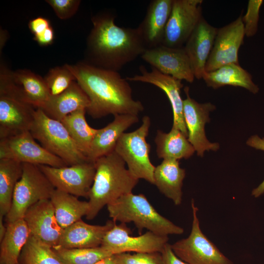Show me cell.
I'll list each match as a JSON object with an SVG mask.
<instances>
[{"label": "cell", "instance_id": "cell-1", "mask_svg": "<svg viewBox=\"0 0 264 264\" xmlns=\"http://www.w3.org/2000/svg\"><path fill=\"white\" fill-rule=\"evenodd\" d=\"M88 95L90 104L86 110L93 118L109 114L138 115L144 110L142 103L132 97L128 81L118 71L80 63L65 65Z\"/></svg>", "mask_w": 264, "mask_h": 264}, {"label": "cell", "instance_id": "cell-2", "mask_svg": "<svg viewBox=\"0 0 264 264\" xmlns=\"http://www.w3.org/2000/svg\"><path fill=\"white\" fill-rule=\"evenodd\" d=\"M115 13L107 11L91 18L93 27L87 40V63L118 71L147 49L138 28L118 26Z\"/></svg>", "mask_w": 264, "mask_h": 264}, {"label": "cell", "instance_id": "cell-3", "mask_svg": "<svg viewBox=\"0 0 264 264\" xmlns=\"http://www.w3.org/2000/svg\"><path fill=\"white\" fill-rule=\"evenodd\" d=\"M96 172L88 198L86 218L93 220L105 205L132 192L138 182L126 167V163L115 152L94 161Z\"/></svg>", "mask_w": 264, "mask_h": 264}, {"label": "cell", "instance_id": "cell-4", "mask_svg": "<svg viewBox=\"0 0 264 264\" xmlns=\"http://www.w3.org/2000/svg\"><path fill=\"white\" fill-rule=\"evenodd\" d=\"M109 216L121 223L133 222L141 235L146 229L158 235H181L184 229L161 216L154 208L143 194L132 192L120 197L108 204Z\"/></svg>", "mask_w": 264, "mask_h": 264}, {"label": "cell", "instance_id": "cell-5", "mask_svg": "<svg viewBox=\"0 0 264 264\" xmlns=\"http://www.w3.org/2000/svg\"><path fill=\"white\" fill-rule=\"evenodd\" d=\"M30 132L44 148L60 158L67 166L89 161L62 122L48 117L41 109L35 110Z\"/></svg>", "mask_w": 264, "mask_h": 264}, {"label": "cell", "instance_id": "cell-6", "mask_svg": "<svg viewBox=\"0 0 264 264\" xmlns=\"http://www.w3.org/2000/svg\"><path fill=\"white\" fill-rule=\"evenodd\" d=\"M55 189L38 165L22 163V175L15 188L10 209L5 217L6 222L23 219L30 207L50 199Z\"/></svg>", "mask_w": 264, "mask_h": 264}, {"label": "cell", "instance_id": "cell-7", "mask_svg": "<svg viewBox=\"0 0 264 264\" xmlns=\"http://www.w3.org/2000/svg\"><path fill=\"white\" fill-rule=\"evenodd\" d=\"M151 120L144 116L141 125L136 130L124 132L119 139L114 151L122 158L132 175L138 179H143L154 184L155 167L150 161V145L146 138L148 135Z\"/></svg>", "mask_w": 264, "mask_h": 264}, {"label": "cell", "instance_id": "cell-8", "mask_svg": "<svg viewBox=\"0 0 264 264\" xmlns=\"http://www.w3.org/2000/svg\"><path fill=\"white\" fill-rule=\"evenodd\" d=\"M192 229L189 236L171 244L175 254L188 264H233L202 232L198 208L192 199Z\"/></svg>", "mask_w": 264, "mask_h": 264}, {"label": "cell", "instance_id": "cell-9", "mask_svg": "<svg viewBox=\"0 0 264 264\" xmlns=\"http://www.w3.org/2000/svg\"><path fill=\"white\" fill-rule=\"evenodd\" d=\"M0 95L40 108L50 97L44 78L26 69L11 72L1 68Z\"/></svg>", "mask_w": 264, "mask_h": 264}, {"label": "cell", "instance_id": "cell-10", "mask_svg": "<svg viewBox=\"0 0 264 264\" xmlns=\"http://www.w3.org/2000/svg\"><path fill=\"white\" fill-rule=\"evenodd\" d=\"M1 158L36 165L54 167L67 166L60 158L37 143L30 131L0 139V159Z\"/></svg>", "mask_w": 264, "mask_h": 264}, {"label": "cell", "instance_id": "cell-11", "mask_svg": "<svg viewBox=\"0 0 264 264\" xmlns=\"http://www.w3.org/2000/svg\"><path fill=\"white\" fill-rule=\"evenodd\" d=\"M131 234L126 223H115L105 236L101 246L112 254L128 252L161 253L169 240L167 236L149 231L137 237Z\"/></svg>", "mask_w": 264, "mask_h": 264}, {"label": "cell", "instance_id": "cell-12", "mask_svg": "<svg viewBox=\"0 0 264 264\" xmlns=\"http://www.w3.org/2000/svg\"><path fill=\"white\" fill-rule=\"evenodd\" d=\"M202 0H173L162 45L183 47L202 17Z\"/></svg>", "mask_w": 264, "mask_h": 264}, {"label": "cell", "instance_id": "cell-13", "mask_svg": "<svg viewBox=\"0 0 264 264\" xmlns=\"http://www.w3.org/2000/svg\"><path fill=\"white\" fill-rule=\"evenodd\" d=\"M38 166L55 189L77 197L88 198L96 172L94 162L62 167Z\"/></svg>", "mask_w": 264, "mask_h": 264}, {"label": "cell", "instance_id": "cell-14", "mask_svg": "<svg viewBox=\"0 0 264 264\" xmlns=\"http://www.w3.org/2000/svg\"><path fill=\"white\" fill-rule=\"evenodd\" d=\"M245 36L242 16L218 29L214 45L207 61L206 72L229 64H239L238 52Z\"/></svg>", "mask_w": 264, "mask_h": 264}, {"label": "cell", "instance_id": "cell-15", "mask_svg": "<svg viewBox=\"0 0 264 264\" xmlns=\"http://www.w3.org/2000/svg\"><path fill=\"white\" fill-rule=\"evenodd\" d=\"M140 57L163 74L189 83L194 80L190 60L184 47H171L161 44L146 49Z\"/></svg>", "mask_w": 264, "mask_h": 264}, {"label": "cell", "instance_id": "cell-16", "mask_svg": "<svg viewBox=\"0 0 264 264\" xmlns=\"http://www.w3.org/2000/svg\"><path fill=\"white\" fill-rule=\"evenodd\" d=\"M184 92L186 98L183 100V115L188 139L198 155L203 156L206 151H216L219 149L218 143L208 140L204 130L205 124L210 121L209 112L215 109V106L211 103H198L191 98L188 87L184 88Z\"/></svg>", "mask_w": 264, "mask_h": 264}, {"label": "cell", "instance_id": "cell-17", "mask_svg": "<svg viewBox=\"0 0 264 264\" xmlns=\"http://www.w3.org/2000/svg\"><path fill=\"white\" fill-rule=\"evenodd\" d=\"M23 219L31 236L52 248L58 246L64 229L56 219L50 199L40 200L30 207Z\"/></svg>", "mask_w": 264, "mask_h": 264}, {"label": "cell", "instance_id": "cell-18", "mask_svg": "<svg viewBox=\"0 0 264 264\" xmlns=\"http://www.w3.org/2000/svg\"><path fill=\"white\" fill-rule=\"evenodd\" d=\"M139 70L140 74L127 77L126 79L130 81L150 84L163 90L166 94L173 110L172 127L180 130L188 138L183 115V100L180 95V89L183 87L181 81L163 74L153 67L151 71H148L144 66H141Z\"/></svg>", "mask_w": 264, "mask_h": 264}, {"label": "cell", "instance_id": "cell-19", "mask_svg": "<svg viewBox=\"0 0 264 264\" xmlns=\"http://www.w3.org/2000/svg\"><path fill=\"white\" fill-rule=\"evenodd\" d=\"M36 109L14 98L0 95V139L30 131Z\"/></svg>", "mask_w": 264, "mask_h": 264}, {"label": "cell", "instance_id": "cell-20", "mask_svg": "<svg viewBox=\"0 0 264 264\" xmlns=\"http://www.w3.org/2000/svg\"><path fill=\"white\" fill-rule=\"evenodd\" d=\"M218 29L203 17L188 38L184 48L190 60L195 78H202Z\"/></svg>", "mask_w": 264, "mask_h": 264}, {"label": "cell", "instance_id": "cell-21", "mask_svg": "<svg viewBox=\"0 0 264 264\" xmlns=\"http://www.w3.org/2000/svg\"><path fill=\"white\" fill-rule=\"evenodd\" d=\"M173 0H154L138 28L147 49L161 45L172 11Z\"/></svg>", "mask_w": 264, "mask_h": 264}, {"label": "cell", "instance_id": "cell-22", "mask_svg": "<svg viewBox=\"0 0 264 264\" xmlns=\"http://www.w3.org/2000/svg\"><path fill=\"white\" fill-rule=\"evenodd\" d=\"M138 115L122 114L114 115L113 120L105 127L98 129L92 142L87 156L88 161L97 159L113 151L117 143L129 127L138 122Z\"/></svg>", "mask_w": 264, "mask_h": 264}, {"label": "cell", "instance_id": "cell-23", "mask_svg": "<svg viewBox=\"0 0 264 264\" xmlns=\"http://www.w3.org/2000/svg\"><path fill=\"white\" fill-rule=\"evenodd\" d=\"M115 223L111 220L103 225H91L80 220L64 229L58 246L66 248L99 247L106 234Z\"/></svg>", "mask_w": 264, "mask_h": 264}, {"label": "cell", "instance_id": "cell-24", "mask_svg": "<svg viewBox=\"0 0 264 264\" xmlns=\"http://www.w3.org/2000/svg\"><path fill=\"white\" fill-rule=\"evenodd\" d=\"M90 101L78 83L74 81L62 93L49 99L39 109L48 117L61 121L68 114L80 110H86Z\"/></svg>", "mask_w": 264, "mask_h": 264}, {"label": "cell", "instance_id": "cell-25", "mask_svg": "<svg viewBox=\"0 0 264 264\" xmlns=\"http://www.w3.org/2000/svg\"><path fill=\"white\" fill-rule=\"evenodd\" d=\"M185 171L180 168L179 160L166 159L155 167L154 184L165 197L176 205L182 201V187Z\"/></svg>", "mask_w": 264, "mask_h": 264}, {"label": "cell", "instance_id": "cell-26", "mask_svg": "<svg viewBox=\"0 0 264 264\" xmlns=\"http://www.w3.org/2000/svg\"><path fill=\"white\" fill-rule=\"evenodd\" d=\"M207 86L214 89L224 86H232L244 88L253 93L259 91L254 83L252 76L239 64H229L212 71L206 72L202 77Z\"/></svg>", "mask_w": 264, "mask_h": 264}, {"label": "cell", "instance_id": "cell-27", "mask_svg": "<svg viewBox=\"0 0 264 264\" xmlns=\"http://www.w3.org/2000/svg\"><path fill=\"white\" fill-rule=\"evenodd\" d=\"M30 232L23 219L6 223V231L0 245V264H17Z\"/></svg>", "mask_w": 264, "mask_h": 264}, {"label": "cell", "instance_id": "cell-28", "mask_svg": "<svg viewBox=\"0 0 264 264\" xmlns=\"http://www.w3.org/2000/svg\"><path fill=\"white\" fill-rule=\"evenodd\" d=\"M154 142L157 156L163 159H187L195 151L187 137L180 130L173 127L168 133L157 130Z\"/></svg>", "mask_w": 264, "mask_h": 264}, {"label": "cell", "instance_id": "cell-29", "mask_svg": "<svg viewBox=\"0 0 264 264\" xmlns=\"http://www.w3.org/2000/svg\"><path fill=\"white\" fill-rule=\"evenodd\" d=\"M50 200L56 219L63 229L86 216L88 211V201L80 200L78 197L57 189L54 190Z\"/></svg>", "mask_w": 264, "mask_h": 264}, {"label": "cell", "instance_id": "cell-30", "mask_svg": "<svg viewBox=\"0 0 264 264\" xmlns=\"http://www.w3.org/2000/svg\"><path fill=\"white\" fill-rule=\"evenodd\" d=\"M22 173V163L0 159V216L3 217L10 209L14 189Z\"/></svg>", "mask_w": 264, "mask_h": 264}, {"label": "cell", "instance_id": "cell-31", "mask_svg": "<svg viewBox=\"0 0 264 264\" xmlns=\"http://www.w3.org/2000/svg\"><path fill=\"white\" fill-rule=\"evenodd\" d=\"M86 112L85 109L75 111L66 116L61 122L79 149L87 157L98 129L93 128L88 124L85 117Z\"/></svg>", "mask_w": 264, "mask_h": 264}, {"label": "cell", "instance_id": "cell-32", "mask_svg": "<svg viewBox=\"0 0 264 264\" xmlns=\"http://www.w3.org/2000/svg\"><path fill=\"white\" fill-rule=\"evenodd\" d=\"M20 264H66L53 248L30 235L19 259Z\"/></svg>", "mask_w": 264, "mask_h": 264}, {"label": "cell", "instance_id": "cell-33", "mask_svg": "<svg viewBox=\"0 0 264 264\" xmlns=\"http://www.w3.org/2000/svg\"><path fill=\"white\" fill-rule=\"evenodd\" d=\"M53 249L66 264H93L113 255L101 246L87 248H66L57 246Z\"/></svg>", "mask_w": 264, "mask_h": 264}, {"label": "cell", "instance_id": "cell-34", "mask_svg": "<svg viewBox=\"0 0 264 264\" xmlns=\"http://www.w3.org/2000/svg\"><path fill=\"white\" fill-rule=\"evenodd\" d=\"M44 79L52 96L62 93L76 81L74 75L65 65L50 69Z\"/></svg>", "mask_w": 264, "mask_h": 264}, {"label": "cell", "instance_id": "cell-35", "mask_svg": "<svg viewBox=\"0 0 264 264\" xmlns=\"http://www.w3.org/2000/svg\"><path fill=\"white\" fill-rule=\"evenodd\" d=\"M117 264H164L161 253L125 252L114 254Z\"/></svg>", "mask_w": 264, "mask_h": 264}, {"label": "cell", "instance_id": "cell-36", "mask_svg": "<svg viewBox=\"0 0 264 264\" xmlns=\"http://www.w3.org/2000/svg\"><path fill=\"white\" fill-rule=\"evenodd\" d=\"M263 3V0H249L247 11L242 17L245 35L251 37L256 34L258 30L259 11Z\"/></svg>", "mask_w": 264, "mask_h": 264}, {"label": "cell", "instance_id": "cell-37", "mask_svg": "<svg viewBox=\"0 0 264 264\" xmlns=\"http://www.w3.org/2000/svg\"><path fill=\"white\" fill-rule=\"evenodd\" d=\"M46 1L52 7L57 17L66 20L75 14L80 4L79 0H48Z\"/></svg>", "mask_w": 264, "mask_h": 264}, {"label": "cell", "instance_id": "cell-38", "mask_svg": "<svg viewBox=\"0 0 264 264\" xmlns=\"http://www.w3.org/2000/svg\"><path fill=\"white\" fill-rule=\"evenodd\" d=\"M246 144L256 149L264 151V138H261L258 135H253L248 139ZM264 193V180L257 187L252 190V195L255 198H258Z\"/></svg>", "mask_w": 264, "mask_h": 264}, {"label": "cell", "instance_id": "cell-39", "mask_svg": "<svg viewBox=\"0 0 264 264\" xmlns=\"http://www.w3.org/2000/svg\"><path fill=\"white\" fill-rule=\"evenodd\" d=\"M50 26L49 21L42 17H36L30 21L28 23L29 30L34 36L43 32Z\"/></svg>", "mask_w": 264, "mask_h": 264}, {"label": "cell", "instance_id": "cell-40", "mask_svg": "<svg viewBox=\"0 0 264 264\" xmlns=\"http://www.w3.org/2000/svg\"><path fill=\"white\" fill-rule=\"evenodd\" d=\"M164 264H188L178 258L167 243L161 252Z\"/></svg>", "mask_w": 264, "mask_h": 264}, {"label": "cell", "instance_id": "cell-41", "mask_svg": "<svg viewBox=\"0 0 264 264\" xmlns=\"http://www.w3.org/2000/svg\"><path fill=\"white\" fill-rule=\"evenodd\" d=\"M34 40L41 46H47L51 44L54 39V32L52 26L47 28L43 32L35 35Z\"/></svg>", "mask_w": 264, "mask_h": 264}, {"label": "cell", "instance_id": "cell-42", "mask_svg": "<svg viewBox=\"0 0 264 264\" xmlns=\"http://www.w3.org/2000/svg\"><path fill=\"white\" fill-rule=\"evenodd\" d=\"M93 264H117L114 254L103 258Z\"/></svg>", "mask_w": 264, "mask_h": 264}, {"label": "cell", "instance_id": "cell-43", "mask_svg": "<svg viewBox=\"0 0 264 264\" xmlns=\"http://www.w3.org/2000/svg\"><path fill=\"white\" fill-rule=\"evenodd\" d=\"M3 218L0 216V242L2 240L6 231V225L3 222Z\"/></svg>", "mask_w": 264, "mask_h": 264}, {"label": "cell", "instance_id": "cell-44", "mask_svg": "<svg viewBox=\"0 0 264 264\" xmlns=\"http://www.w3.org/2000/svg\"><path fill=\"white\" fill-rule=\"evenodd\" d=\"M19 264V263H18V264Z\"/></svg>", "mask_w": 264, "mask_h": 264}]
</instances>
